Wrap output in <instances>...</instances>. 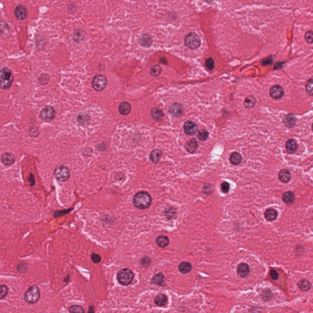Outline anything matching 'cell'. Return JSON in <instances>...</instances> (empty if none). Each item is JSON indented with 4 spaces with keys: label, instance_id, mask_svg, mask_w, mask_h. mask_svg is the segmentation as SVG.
Segmentation results:
<instances>
[{
    "label": "cell",
    "instance_id": "1",
    "mask_svg": "<svg viewBox=\"0 0 313 313\" xmlns=\"http://www.w3.org/2000/svg\"><path fill=\"white\" fill-rule=\"evenodd\" d=\"M133 202L134 206L140 209L149 208L152 204L151 195L146 191H140L133 197Z\"/></svg>",
    "mask_w": 313,
    "mask_h": 313
},
{
    "label": "cell",
    "instance_id": "2",
    "mask_svg": "<svg viewBox=\"0 0 313 313\" xmlns=\"http://www.w3.org/2000/svg\"><path fill=\"white\" fill-rule=\"evenodd\" d=\"M14 81L12 72L7 67H4L1 71V87L4 89H9Z\"/></svg>",
    "mask_w": 313,
    "mask_h": 313
},
{
    "label": "cell",
    "instance_id": "3",
    "mask_svg": "<svg viewBox=\"0 0 313 313\" xmlns=\"http://www.w3.org/2000/svg\"><path fill=\"white\" fill-rule=\"evenodd\" d=\"M134 278L133 271L129 269H124L119 271L117 275L118 282L121 285L127 286L130 285Z\"/></svg>",
    "mask_w": 313,
    "mask_h": 313
},
{
    "label": "cell",
    "instance_id": "4",
    "mask_svg": "<svg viewBox=\"0 0 313 313\" xmlns=\"http://www.w3.org/2000/svg\"><path fill=\"white\" fill-rule=\"evenodd\" d=\"M185 46L190 49L195 50L198 48L201 44V41L199 36L195 32H190L185 36L184 39Z\"/></svg>",
    "mask_w": 313,
    "mask_h": 313
},
{
    "label": "cell",
    "instance_id": "5",
    "mask_svg": "<svg viewBox=\"0 0 313 313\" xmlns=\"http://www.w3.org/2000/svg\"><path fill=\"white\" fill-rule=\"evenodd\" d=\"M24 298L25 301L30 304L36 303L40 298V291L38 287L32 286L29 287L24 295Z\"/></svg>",
    "mask_w": 313,
    "mask_h": 313
},
{
    "label": "cell",
    "instance_id": "6",
    "mask_svg": "<svg viewBox=\"0 0 313 313\" xmlns=\"http://www.w3.org/2000/svg\"><path fill=\"white\" fill-rule=\"evenodd\" d=\"M108 84V80L105 76L98 74L96 75L92 81V86L97 91H103Z\"/></svg>",
    "mask_w": 313,
    "mask_h": 313
},
{
    "label": "cell",
    "instance_id": "7",
    "mask_svg": "<svg viewBox=\"0 0 313 313\" xmlns=\"http://www.w3.org/2000/svg\"><path fill=\"white\" fill-rule=\"evenodd\" d=\"M54 175L57 181L60 182H64L69 178L70 172L67 167L61 165L57 168L54 172Z\"/></svg>",
    "mask_w": 313,
    "mask_h": 313
},
{
    "label": "cell",
    "instance_id": "8",
    "mask_svg": "<svg viewBox=\"0 0 313 313\" xmlns=\"http://www.w3.org/2000/svg\"><path fill=\"white\" fill-rule=\"evenodd\" d=\"M55 117V111L52 107L46 106L45 107L40 113L41 119L46 122H50L52 121Z\"/></svg>",
    "mask_w": 313,
    "mask_h": 313
},
{
    "label": "cell",
    "instance_id": "9",
    "mask_svg": "<svg viewBox=\"0 0 313 313\" xmlns=\"http://www.w3.org/2000/svg\"><path fill=\"white\" fill-rule=\"evenodd\" d=\"M285 94V90L281 86H273L270 89V95L273 99H280Z\"/></svg>",
    "mask_w": 313,
    "mask_h": 313
},
{
    "label": "cell",
    "instance_id": "10",
    "mask_svg": "<svg viewBox=\"0 0 313 313\" xmlns=\"http://www.w3.org/2000/svg\"><path fill=\"white\" fill-rule=\"evenodd\" d=\"M168 111L172 116L179 117L184 113V108L181 104L179 103H174L170 107Z\"/></svg>",
    "mask_w": 313,
    "mask_h": 313
},
{
    "label": "cell",
    "instance_id": "11",
    "mask_svg": "<svg viewBox=\"0 0 313 313\" xmlns=\"http://www.w3.org/2000/svg\"><path fill=\"white\" fill-rule=\"evenodd\" d=\"M27 10L26 7L22 5H18L15 9L14 14L16 18L19 20H23L27 17Z\"/></svg>",
    "mask_w": 313,
    "mask_h": 313
},
{
    "label": "cell",
    "instance_id": "12",
    "mask_svg": "<svg viewBox=\"0 0 313 313\" xmlns=\"http://www.w3.org/2000/svg\"><path fill=\"white\" fill-rule=\"evenodd\" d=\"M184 130L186 135L191 136L195 135L197 132L198 127L195 123H194L192 121H186L184 124Z\"/></svg>",
    "mask_w": 313,
    "mask_h": 313
},
{
    "label": "cell",
    "instance_id": "13",
    "mask_svg": "<svg viewBox=\"0 0 313 313\" xmlns=\"http://www.w3.org/2000/svg\"><path fill=\"white\" fill-rule=\"evenodd\" d=\"M237 271L238 275L241 277L246 276L250 273V267L246 263H241L237 267Z\"/></svg>",
    "mask_w": 313,
    "mask_h": 313
},
{
    "label": "cell",
    "instance_id": "14",
    "mask_svg": "<svg viewBox=\"0 0 313 313\" xmlns=\"http://www.w3.org/2000/svg\"><path fill=\"white\" fill-rule=\"evenodd\" d=\"M198 142L195 139H190L185 144L186 150L190 153H194L198 149Z\"/></svg>",
    "mask_w": 313,
    "mask_h": 313
},
{
    "label": "cell",
    "instance_id": "15",
    "mask_svg": "<svg viewBox=\"0 0 313 313\" xmlns=\"http://www.w3.org/2000/svg\"><path fill=\"white\" fill-rule=\"evenodd\" d=\"M286 148L288 153L294 154L297 149V143L296 140L290 139L286 143Z\"/></svg>",
    "mask_w": 313,
    "mask_h": 313
},
{
    "label": "cell",
    "instance_id": "16",
    "mask_svg": "<svg viewBox=\"0 0 313 313\" xmlns=\"http://www.w3.org/2000/svg\"><path fill=\"white\" fill-rule=\"evenodd\" d=\"M1 161L4 165L10 166L14 163L15 156L11 153H5L1 156Z\"/></svg>",
    "mask_w": 313,
    "mask_h": 313
},
{
    "label": "cell",
    "instance_id": "17",
    "mask_svg": "<svg viewBox=\"0 0 313 313\" xmlns=\"http://www.w3.org/2000/svg\"><path fill=\"white\" fill-rule=\"evenodd\" d=\"M118 111L119 113L122 115L128 114L131 111V105L127 102H123L119 105Z\"/></svg>",
    "mask_w": 313,
    "mask_h": 313
},
{
    "label": "cell",
    "instance_id": "18",
    "mask_svg": "<svg viewBox=\"0 0 313 313\" xmlns=\"http://www.w3.org/2000/svg\"><path fill=\"white\" fill-rule=\"evenodd\" d=\"M297 286L301 291L306 292V291H309L311 288L312 285L310 283V281H309L308 280H305V279H303V280H301L300 281H299L297 283Z\"/></svg>",
    "mask_w": 313,
    "mask_h": 313
},
{
    "label": "cell",
    "instance_id": "19",
    "mask_svg": "<svg viewBox=\"0 0 313 313\" xmlns=\"http://www.w3.org/2000/svg\"><path fill=\"white\" fill-rule=\"evenodd\" d=\"M278 178L281 182L284 183L288 182L291 179L290 172L286 169H283L281 170L278 174Z\"/></svg>",
    "mask_w": 313,
    "mask_h": 313
},
{
    "label": "cell",
    "instance_id": "20",
    "mask_svg": "<svg viewBox=\"0 0 313 313\" xmlns=\"http://www.w3.org/2000/svg\"><path fill=\"white\" fill-rule=\"evenodd\" d=\"M256 103V98L252 96H249L246 97V99L244 100L243 105L246 108L251 109L255 106Z\"/></svg>",
    "mask_w": 313,
    "mask_h": 313
},
{
    "label": "cell",
    "instance_id": "21",
    "mask_svg": "<svg viewBox=\"0 0 313 313\" xmlns=\"http://www.w3.org/2000/svg\"><path fill=\"white\" fill-rule=\"evenodd\" d=\"M151 116L154 120L156 121H160L163 119L164 114L161 109L158 108H154L151 110Z\"/></svg>",
    "mask_w": 313,
    "mask_h": 313
},
{
    "label": "cell",
    "instance_id": "22",
    "mask_svg": "<svg viewBox=\"0 0 313 313\" xmlns=\"http://www.w3.org/2000/svg\"><path fill=\"white\" fill-rule=\"evenodd\" d=\"M179 270L181 273L183 274H186L189 273L192 269V266L190 263L187 262H182L179 265Z\"/></svg>",
    "mask_w": 313,
    "mask_h": 313
},
{
    "label": "cell",
    "instance_id": "23",
    "mask_svg": "<svg viewBox=\"0 0 313 313\" xmlns=\"http://www.w3.org/2000/svg\"><path fill=\"white\" fill-rule=\"evenodd\" d=\"M156 243L161 248L166 247L169 244V239L166 236H160L156 239Z\"/></svg>",
    "mask_w": 313,
    "mask_h": 313
},
{
    "label": "cell",
    "instance_id": "24",
    "mask_svg": "<svg viewBox=\"0 0 313 313\" xmlns=\"http://www.w3.org/2000/svg\"><path fill=\"white\" fill-rule=\"evenodd\" d=\"M242 158L241 155L238 152H233L229 158L230 162L234 165H237L240 164L242 161Z\"/></svg>",
    "mask_w": 313,
    "mask_h": 313
},
{
    "label": "cell",
    "instance_id": "25",
    "mask_svg": "<svg viewBox=\"0 0 313 313\" xmlns=\"http://www.w3.org/2000/svg\"><path fill=\"white\" fill-rule=\"evenodd\" d=\"M277 216H278L277 212L273 209H269L265 212L266 218L270 221L275 220L277 218Z\"/></svg>",
    "mask_w": 313,
    "mask_h": 313
},
{
    "label": "cell",
    "instance_id": "26",
    "mask_svg": "<svg viewBox=\"0 0 313 313\" xmlns=\"http://www.w3.org/2000/svg\"><path fill=\"white\" fill-rule=\"evenodd\" d=\"M168 301V298L166 296L163 294H159L157 295L155 299V303L156 305L159 306H164L166 304Z\"/></svg>",
    "mask_w": 313,
    "mask_h": 313
},
{
    "label": "cell",
    "instance_id": "27",
    "mask_svg": "<svg viewBox=\"0 0 313 313\" xmlns=\"http://www.w3.org/2000/svg\"><path fill=\"white\" fill-rule=\"evenodd\" d=\"M162 156V152L159 149H154L153 150L151 153V156H150V158H151V160L155 163H156L159 161L161 156Z\"/></svg>",
    "mask_w": 313,
    "mask_h": 313
},
{
    "label": "cell",
    "instance_id": "28",
    "mask_svg": "<svg viewBox=\"0 0 313 313\" xmlns=\"http://www.w3.org/2000/svg\"><path fill=\"white\" fill-rule=\"evenodd\" d=\"M283 200L285 203L287 204H291L294 201V195L291 191L285 192L283 195Z\"/></svg>",
    "mask_w": 313,
    "mask_h": 313
},
{
    "label": "cell",
    "instance_id": "29",
    "mask_svg": "<svg viewBox=\"0 0 313 313\" xmlns=\"http://www.w3.org/2000/svg\"><path fill=\"white\" fill-rule=\"evenodd\" d=\"M152 282L156 285H163L164 283V276L162 273H158L155 275L152 280Z\"/></svg>",
    "mask_w": 313,
    "mask_h": 313
},
{
    "label": "cell",
    "instance_id": "30",
    "mask_svg": "<svg viewBox=\"0 0 313 313\" xmlns=\"http://www.w3.org/2000/svg\"><path fill=\"white\" fill-rule=\"evenodd\" d=\"M161 71H162L161 68L160 67V66L154 65L151 67L150 71H149V73L152 77H158L161 73Z\"/></svg>",
    "mask_w": 313,
    "mask_h": 313
},
{
    "label": "cell",
    "instance_id": "31",
    "mask_svg": "<svg viewBox=\"0 0 313 313\" xmlns=\"http://www.w3.org/2000/svg\"><path fill=\"white\" fill-rule=\"evenodd\" d=\"M305 89L308 94L313 96V78L310 79L305 86Z\"/></svg>",
    "mask_w": 313,
    "mask_h": 313
},
{
    "label": "cell",
    "instance_id": "32",
    "mask_svg": "<svg viewBox=\"0 0 313 313\" xmlns=\"http://www.w3.org/2000/svg\"><path fill=\"white\" fill-rule=\"evenodd\" d=\"M208 137H209V133L206 130L202 129L198 132V138L201 141H206L208 138Z\"/></svg>",
    "mask_w": 313,
    "mask_h": 313
},
{
    "label": "cell",
    "instance_id": "33",
    "mask_svg": "<svg viewBox=\"0 0 313 313\" xmlns=\"http://www.w3.org/2000/svg\"><path fill=\"white\" fill-rule=\"evenodd\" d=\"M70 313H84V310L80 305H73L69 308Z\"/></svg>",
    "mask_w": 313,
    "mask_h": 313
},
{
    "label": "cell",
    "instance_id": "34",
    "mask_svg": "<svg viewBox=\"0 0 313 313\" xmlns=\"http://www.w3.org/2000/svg\"><path fill=\"white\" fill-rule=\"evenodd\" d=\"M90 117L87 114H81L78 116L77 121L81 124H85L88 122Z\"/></svg>",
    "mask_w": 313,
    "mask_h": 313
},
{
    "label": "cell",
    "instance_id": "35",
    "mask_svg": "<svg viewBox=\"0 0 313 313\" xmlns=\"http://www.w3.org/2000/svg\"><path fill=\"white\" fill-rule=\"evenodd\" d=\"M305 39L306 41V42L308 43H313V31H309L306 32L305 35Z\"/></svg>",
    "mask_w": 313,
    "mask_h": 313
},
{
    "label": "cell",
    "instance_id": "36",
    "mask_svg": "<svg viewBox=\"0 0 313 313\" xmlns=\"http://www.w3.org/2000/svg\"><path fill=\"white\" fill-rule=\"evenodd\" d=\"M206 66L210 71H212L214 69L215 64H214V59L212 57H209V58L206 59Z\"/></svg>",
    "mask_w": 313,
    "mask_h": 313
},
{
    "label": "cell",
    "instance_id": "37",
    "mask_svg": "<svg viewBox=\"0 0 313 313\" xmlns=\"http://www.w3.org/2000/svg\"><path fill=\"white\" fill-rule=\"evenodd\" d=\"M8 287L6 285H2L1 286V299H4L7 294Z\"/></svg>",
    "mask_w": 313,
    "mask_h": 313
},
{
    "label": "cell",
    "instance_id": "38",
    "mask_svg": "<svg viewBox=\"0 0 313 313\" xmlns=\"http://www.w3.org/2000/svg\"><path fill=\"white\" fill-rule=\"evenodd\" d=\"M221 190L223 193H227L228 191H229V188H230V185L227 182H223L222 184H221Z\"/></svg>",
    "mask_w": 313,
    "mask_h": 313
},
{
    "label": "cell",
    "instance_id": "39",
    "mask_svg": "<svg viewBox=\"0 0 313 313\" xmlns=\"http://www.w3.org/2000/svg\"><path fill=\"white\" fill-rule=\"evenodd\" d=\"M91 259L92 261L96 263V264H98L101 261V257L98 254H96V253H92L91 255Z\"/></svg>",
    "mask_w": 313,
    "mask_h": 313
},
{
    "label": "cell",
    "instance_id": "40",
    "mask_svg": "<svg viewBox=\"0 0 313 313\" xmlns=\"http://www.w3.org/2000/svg\"><path fill=\"white\" fill-rule=\"evenodd\" d=\"M271 276L273 280H278V278L279 277V274H278L277 271H275V270H271Z\"/></svg>",
    "mask_w": 313,
    "mask_h": 313
},
{
    "label": "cell",
    "instance_id": "41",
    "mask_svg": "<svg viewBox=\"0 0 313 313\" xmlns=\"http://www.w3.org/2000/svg\"><path fill=\"white\" fill-rule=\"evenodd\" d=\"M312 129H313V126H312Z\"/></svg>",
    "mask_w": 313,
    "mask_h": 313
}]
</instances>
